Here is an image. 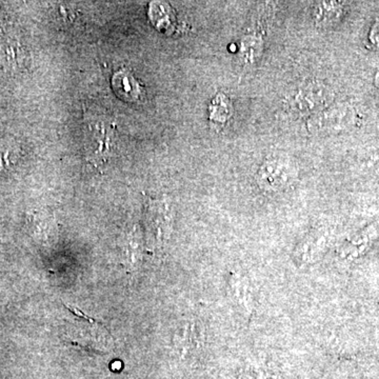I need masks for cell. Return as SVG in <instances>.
I'll return each mask as SVG.
<instances>
[{"instance_id": "obj_1", "label": "cell", "mask_w": 379, "mask_h": 379, "mask_svg": "<svg viewBox=\"0 0 379 379\" xmlns=\"http://www.w3.org/2000/svg\"><path fill=\"white\" fill-rule=\"evenodd\" d=\"M86 146L90 163L100 167L110 161L117 146L113 122L103 118L88 119Z\"/></svg>"}, {"instance_id": "obj_2", "label": "cell", "mask_w": 379, "mask_h": 379, "mask_svg": "<svg viewBox=\"0 0 379 379\" xmlns=\"http://www.w3.org/2000/svg\"><path fill=\"white\" fill-rule=\"evenodd\" d=\"M330 92L322 85H308L298 88L288 98V105L295 113L305 114L322 112L330 103Z\"/></svg>"}, {"instance_id": "obj_3", "label": "cell", "mask_w": 379, "mask_h": 379, "mask_svg": "<svg viewBox=\"0 0 379 379\" xmlns=\"http://www.w3.org/2000/svg\"><path fill=\"white\" fill-rule=\"evenodd\" d=\"M148 231L155 247H161L169 238L171 230V216L167 206H161L159 202H150L146 215Z\"/></svg>"}, {"instance_id": "obj_4", "label": "cell", "mask_w": 379, "mask_h": 379, "mask_svg": "<svg viewBox=\"0 0 379 379\" xmlns=\"http://www.w3.org/2000/svg\"><path fill=\"white\" fill-rule=\"evenodd\" d=\"M112 88L118 98L126 103H137L146 96L144 87L128 69H120L112 77Z\"/></svg>"}, {"instance_id": "obj_5", "label": "cell", "mask_w": 379, "mask_h": 379, "mask_svg": "<svg viewBox=\"0 0 379 379\" xmlns=\"http://www.w3.org/2000/svg\"><path fill=\"white\" fill-rule=\"evenodd\" d=\"M290 175V169L286 163L279 161H268L258 172V184L260 188L268 191H279L288 185Z\"/></svg>"}, {"instance_id": "obj_6", "label": "cell", "mask_w": 379, "mask_h": 379, "mask_svg": "<svg viewBox=\"0 0 379 379\" xmlns=\"http://www.w3.org/2000/svg\"><path fill=\"white\" fill-rule=\"evenodd\" d=\"M25 52L18 40L8 35H0V64L6 70L14 71L23 66Z\"/></svg>"}, {"instance_id": "obj_7", "label": "cell", "mask_w": 379, "mask_h": 379, "mask_svg": "<svg viewBox=\"0 0 379 379\" xmlns=\"http://www.w3.org/2000/svg\"><path fill=\"white\" fill-rule=\"evenodd\" d=\"M346 112L344 109H330L322 111L314 116L310 122V130L314 133H322L325 131L338 129L346 124Z\"/></svg>"}, {"instance_id": "obj_8", "label": "cell", "mask_w": 379, "mask_h": 379, "mask_svg": "<svg viewBox=\"0 0 379 379\" xmlns=\"http://www.w3.org/2000/svg\"><path fill=\"white\" fill-rule=\"evenodd\" d=\"M231 288L239 305L245 310L247 315L253 312V298L249 290V284L239 274H233L231 277Z\"/></svg>"}, {"instance_id": "obj_9", "label": "cell", "mask_w": 379, "mask_h": 379, "mask_svg": "<svg viewBox=\"0 0 379 379\" xmlns=\"http://www.w3.org/2000/svg\"><path fill=\"white\" fill-rule=\"evenodd\" d=\"M262 44L260 40L255 37H247L241 45V57L243 62H254L260 58L262 53Z\"/></svg>"}, {"instance_id": "obj_10", "label": "cell", "mask_w": 379, "mask_h": 379, "mask_svg": "<svg viewBox=\"0 0 379 379\" xmlns=\"http://www.w3.org/2000/svg\"><path fill=\"white\" fill-rule=\"evenodd\" d=\"M180 344H182L185 350L190 348H195L198 344H202V332L198 330L197 325L194 322H189L185 328L184 335H182Z\"/></svg>"}, {"instance_id": "obj_11", "label": "cell", "mask_w": 379, "mask_h": 379, "mask_svg": "<svg viewBox=\"0 0 379 379\" xmlns=\"http://www.w3.org/2000/svg\"><path fill=\"white\" fill-rule=\"evenodd\" d=\"M223 97L225 96H217V98L213 101L212 107H211L212 114H211L210 118L217 115V113H221L219 114L218 120H217V122H226L230 116L229 100H226Z\"/></svg>"}, {"instance_id": "obj_12", "label": "cell", "mask_w": 379, "mask_h": 379, "mask_svg": "<svg viewBox=\"0 0 379 379\" xmlns=\"http://www.w3.org/2000/svg\"><path fill=\"white\" fill-rule=\"evenodd\" d=\"M371 40L374 44L379 45V23L372 29Z\"/></svg>"}]
</instances>
